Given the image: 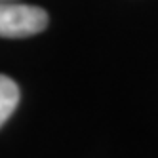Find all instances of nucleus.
<instances>
[{"label": "nucleus", "mask_w": 158, "mask_h": 158, "mask_svg": "<svg viewBox=\"0 0 158 158\" xmlns=\"http://www.w3.org/2000/svg\"><path fill=\"white\" fill-rule=\"evenodd\" d=\"M0 2H2V0H0Z\"/></svg>", "instance_id": "obj_3"}, {"label": "nucleus", "mask_w": 158, "mask_h": 158, "mask_svg": "<svg viewBox=\"0 0 158 158\" xmlns=\"http://www.w3.org/2000/svg\"><path fill=\"white\" fill-rule=\"evenodd\" d=\"M19 86L6 74H0V128L19 105Z\"/></svg>", "instance_id": "obj_2"}, {"label": "nucleus", "mask_w": 158, "mask_h": 158, "mask_svg": "<svg viewBox=\"0 0 158 158\" xmlns=\"http://www.w3.org/2000/svg\"><path fill=\"white\" fill-rule=\"evenodd\" d=\"M48 12L38 6L21 4L19 0L0 2V36L25 38L38 35L48 27Z\"/></svg>", "instance_id": "obj_1"}]
</instances>
